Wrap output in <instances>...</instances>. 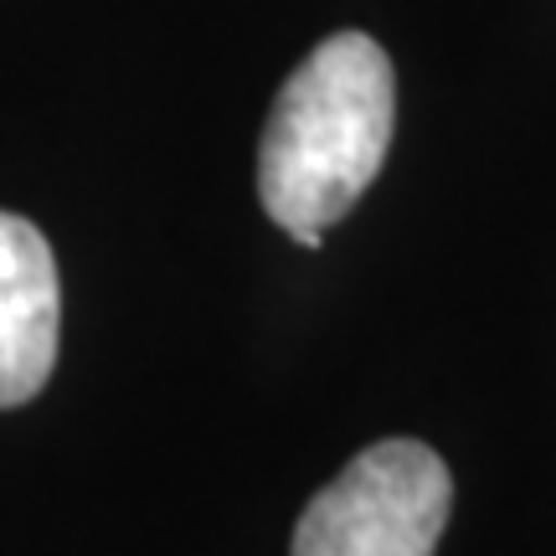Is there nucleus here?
<instances>
[{
  "label": "nucleus",
  "instance_id": "2",
  "mask_svg": "<svg viewBox=\"0 0 556 556\" xmlns=\"http://www.w3.org/2000/svg\"><path fill=\"white\" fill-rule=\"evenodd\" d=\"M448 510V464L417 438H381L304 505L294 556H433Z\"/></svg>",
  "mask_w": 556,
  "mask_h": 556
},
{
  "label": "nucleus",
  "instance_id": "1",
  "mask_svg": "<svg viewBox=\"0 0 556 556\" xmlns=\"http://www.w3.org/2000/svg\"><path fill=\"white\" fill-rule=\"evenodd\" d=\"M397 124L392 58L366 31H336L278 88L258 144L263 212L315 248L377 180Z\"/></svg>",
  "mask_w": 556,
  "mask_h": 556
},
{
  "label": "nucleus",
  "instance_id": "3",
  "mask_svg": "<svg viewBox=\"0 0 556 556\" xmlns=\"http://www.w3.org/2000/svg\"><path fill=\"white\" fill-rule=\"evenodd\" d=\"M58 258L26 217L0 212V407H21L58 366Z\"/></svg>",
  "mask_w": 556,
  "mask_h": 556
}]
</instances>
